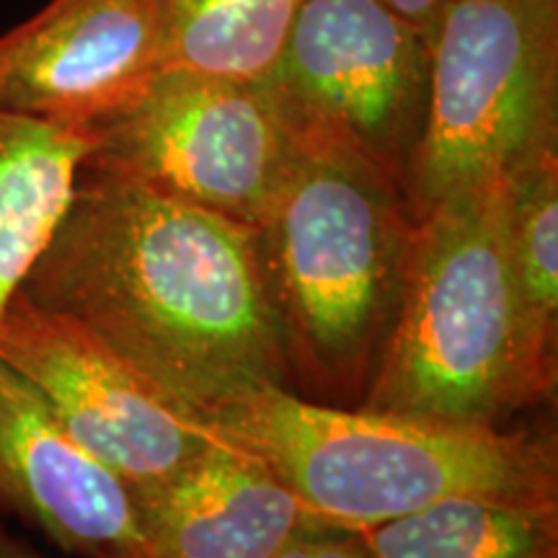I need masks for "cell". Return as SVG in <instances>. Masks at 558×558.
I'll return each mask as SVG.
<instances>
[{"label": "cell", "instance_id": "8992f818", "mask_svg": "<svg viewBox=\"0 0 558 558\" xmlns=\"http://www.w3.org/2000/svg\"><path fill=\"white\" fill-rule=\"evenodd\" d=\"M83 130L96 163L254 228L300 148L262 81L184 68L156 70Z\"/></svg>", "mask_w": 558, "mask_h": 558}, {"label": "cell", "instance_id": "7c38bea8", "mask_svg": "<svg viewBox=\"0 0 558 558\" xmlns=\"http://www.w3.org/2000/svg\"><path fill=\"white\" fill-rule=\"evenodd\" d=\"M90 137L0 111V320L65 213Z\"/></svg>", "mask_w": 558, "mask_h": 558}, {"label": "cell", "instance_id": "8fae6325", "mask_svg": "<svg viewBox=\"0 0 558 558\" xmlns=\"http://www.w3.org/2000/svg\"><path fill=\"white\" fill-rule=\"evenodd\" d=\"M148 558H277L329 525L267 460L222 437L184 469L135 488Z\"/></svg>", "mask_w": 558, "mask_h": 558}, {"label": "cell", "instance_id": "ac0fdd59", "mask_svg": "<svg viewBox=\"0 0 558 558\" xmlns=\"http://www.w3.org/2000/svg\"><path fill=\"white\" fill-rule=\"evenodd\" d=\"M0 558H47L39 550L26 546L24 541L13 538L5 527H0Z\"/></svg>", "mask_w": 558, "mask_h": 558}, {"label": "cell", "instance_id": "e0dca14e", "mask_svg": "<svg viewBox=\"0 0 558 558\" xmlns=\"http://www.w3.org/2000/svg\"><path fill=\"white\" fill-rule=\"evenodd\" d=\"M380 3L411 21V24L418 26L432 39V34H435L439 24V16L448 9L450 0H380Z\"/></svg>", "mask_w": 558, "mask_h": 558}, {"label": "cell", "instance_id": "ba28073f", "mask_svg": "<svg viewBox=\"0 0 558 558\" xmlns=\"http://www.w3.org/2000/svg\"><path fill=\"white\" fill-rule=\"evenodd\" d=\"M0 357L37 386L68 435L132 492L184 469L218 439L197 411L114 349L21 292L0 320Z\"/></svg>", "mask_w": 558, "mask_h": 558}, {"label": "cell", "instance_id": "7a4b0ae2", "mask_svg": "<svg viewBox=\"0 0 558 558\" xmlns=\"http://www.w3.org/2000/svg\"><path fill=\"white\" fill-rule=\"evenodd\" d=\"M416 215L393 173L352 143L300 132L256 243L292 390L360 407L407 279Z\"/></svg>", "mask_w": 558, "mask_h": 558}, {"label": "cell", "instance_id": "6da1fadb", "mask_svg": "<svg viewBox=\"0 0 558 558\" xmlns=\"http://www.w3.org/2000/svg\"><path fill=\"white\" fill-rule=\"evenodd\" d=\"M19 292L202 418L248 390H292L256 228L90 158Z\"/></svg>", "mask_w": 558, "mask_h": 558}, {"label": "cell", "instance_id": "5b68a950", "mask_svg": "<svg viewBox=\"0 0 558 558\" xmlns=\"http://www.w3.org/2000/svg\"><path fill=\"white\" fill-rule=\"evenodd\" d=\"M558 148V0H450L407 177L414 215Z\"/></svg>", "mask_w": 558, "mask_h": 558}, {"label": "cell", "instance_id": "277c9868", "mask_svg": "<svg viewBox=\"0 0 558 558\" xmlns=\"http://www.w3.org/2000/svg\"><path fill=\"white\" fill-rule=\"evenodd\" d=\"M205 422L267 460L313 514L354 533L456 497L558 499L556 442L527 432L333 407L277 386Z\"/></svg>", "mask_w": 558, "mask_h": 558}, {"label": "cell", "instance_id": "2e32d148", "mask_svg": "<svg viewBox=\"0 0 558 558\" xmlns=\"http://www.w3.org/2000/svg\"><path fill=\"white\" fill-rule=\"evenodd\" d=\"M277 558H369V554L354 530L320 525L298 535Z\"/></svg>", "mask_w": 558, "mask_h": 558}, {"label": "cell", "instance_id": "5bb4252c", "mask_svg": "<svg viewBox=\"0 0 558 558\" xmlns=\"http://www.w3.org/2000/svg\"><path fill=\"white\" fill-rule=\"evenodd\" d=\"M305 0H163V68L259 83L282 54Z\"/></svg>", "mask_w": 558, "mask_h": 558}, {"label": "cell", "instance_id": "d6986e66", "mask_svg": "<svg viewBox=\"0 0 558 558\" xmlns=\"http://www.w3.org/2000/svg\"><path fill=\"white\" fill-rule=\"evenodd\" d=\"M143 3H163V0H143Z\"/></svg>", "mask_w": 558, "mask_h": 558}, {"label": "cell", "instance_id": "4fadbf2b", "mask_svg": "<svg viewBox=\"0 0 558 558\" xmlns=\"http://www.w3.org/2000/svg\"><path fill=\"white\" fill-rule=\"evenodd\" d=\"M360 538L369 558H558V499L456 497Z\"/></svg>", "mask_w": 558, "mask_h": 558}, {"label": "cell", "instance_id": "9a60e30c", "mask_svg": "<svg viewBox=\"0 0 558 558\" xmlns=\"http://www.w3.org/2000/svg\"><path fill=\"white\" fill-rule=\"evenodd\" d=\"M501 220L522 305L538 337L558 333V148L525 160L499 181Z\"/></svg>", "mask_w": 558, "mask_h": 558}, {"label": "cell", "instance_id": "9c48e42d", "mask_svg": "<svg viewBox=\"0 0 558 558\" xmlns=\"http://www.w3.org/2000/svg\"><path fill=\"white\" fill-rule=\"evenodd\" d=\"M160 68V3L50 0L0 37V111L86 128Z\"/></svg>", "mask_w": 558, "mask_h": 558}, {"label": "cell", "instance_id": "30bf717a", "mask_svg": "<svg viewBox=\"0 0 558 558\" xmlns=\"http://www.w3.org/2000/svg\"><path fill=\"white\" fill-rule=\"evenodd\" d=\"M0 514L78 558H148L135 492L68 435L32 380L0 357Z\"/></svg>", "mask_w": 558, "mask_h": 558}, {"label": "cell", "instance_id": "52a82bcc", "mask_svg": "<svg viewBox=\"0 0 558 558\" xmlns=\"http://www.w3.org/2000/svg\"><path fill=\"white\" fill-rule=\"evenodd\" d=\"M429 68L432 39L380 0H305L262 83L298 132L347 140L407 190Z\"/></svg>", "mask_w": 558, "mask_h": 558}, {"label": "cell", "instance_id": "3957f363", "mask_svg": "<svg viewBox=\"0 0 558 558\" xmlns=\"http://www.w3.org/2000/svg\"><path fill=\"white\" fill-rule=\"evenodd\" d=\"M554 388L556 349L522 305L499 181L416 215L399 313L360 407L501 427Z\"/></svg>", "mask_w": 558, "mask_h": 558}]
</instances>
